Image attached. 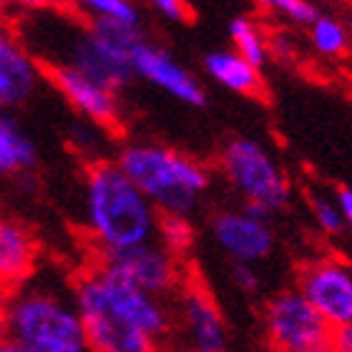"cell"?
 Listing matches in <instances>:
<instances>
[{
    "label": "cell",
    "mask_w": 352,
    "mask_h": 352,
    "mask_svg": "<svg viewBox=\"0 0 352 352\" xmlns=\"http://www.w3.org/2000/svg\"><path fill=\"white\" fill-rule=\"evenodd\" d=\"M83 206L86 227L101 252L154 239L162 217L116 162H98L86 171Z\"/></svg>",
    "instance_id": "1"
},
{
    "label": "cell",
    "mask_w": 352,
    "mask_h": 352,
    "mask_svg": "<svg viewBox=\"0 0 352 352\" xmlns=\"http://www.w3.org/2000/svg\"><path fill=\"white\" fill-rule=\"evenodd\" d=\"M18 352H86V332L74 300L51 287L25 285L8 292V342Z\"/></svg>",
    "instance_id": "2"
},
{
    "label": "cell",
    "mask_w": 352,
    "mask_h": 352,
    "mask_svg": "<svg viewBox=\"0 0 352 352\" xmlns=\"http://www.w3.org/2000/svg\"><path fill=\"white\" fill-rule=\"evenodd\" d=\"M116 164L139 186L159 214H191L209 189V171L197 159L159 144H131L118 151Z\"/></svg>",
    "instance_id": "3"
},
{
    "label": "cell",
    "mask_w": 352,
    "mask_h": 352,
    "mask_svg": "<svg viewBox=\"0 0 352 352\" xmlns=\"http://www.w3.org/2000/svg\"><path fill=\"white\" fill-rule=\"evenodd\" d=\"M221 174L244 201H259L279 212L289 204V182L277 159L257 139L236 136L221 148Z\"/></svg>",
    "instance_id": "4"
},
{
    "label": "cell",
    "mask_w": 352,
    "mask_h": 352,
    "mask_svg": "<svg viewBox=\"0 0 352 352\" xmlns=\"http://www.w3.org/2000/svg\"><path fill=\"white\" fill-rule=\"evenodd\" d=\"M74 305L78 309V317L83 322L88 350L96 352H148L154 350L156 342L146 332L126 324L113 309L109 307L106 292L98 274L88 272L76 282Z\"/></svg>",
    "instance_id": "5"
},
{
    "label": "cell",
    "mask_w": 352,
    "mask_h": 352,
    "mask_svg": "<svg viewBox=\"0 0 352 352\" xmlns=\"http://www.w3.org/2000/svg\"><path fill=\"white\" fill-rule=\"evenodd\" d=\"M264 330L272 347L285 352L332 350V324L305 294L279 292L264 307Z\"/></svg>",
    "instance_id": "6"
},
{
    "label": "cell",
    "mask_w": 352,
    "mask_h": 352,
    "mask_svg": "<svg viewBox=\"0 0 352 352\" xmlns=\"http://www.w3.org/2000/svg\"><path fill=\"white\" fill-rule=\"evenodd\" d=\"M96 274L101 279L113 315H118L126 324H131L136 330L146 332L154 342L166 338V332L171 330V317L156 294L136 285L124 270H118L116 264L106 262V259H101V267L96 270Z\"/></svg>",
    "instance_id": "7"
},
{
    "label": "cell",
    "mask_w": 352,
    "mask_h": 352,
    "mask_svg": "<svg viewBox=\"0 0 352 352\" xmlns=\"http://www.w3.org/2000/svg\"><path fill=\"white\" fill-rule=\"evenodd\" d=\"M66 43H68L66 56L60 60H53V63H71V66H76L86 76L96 78L98 83L113 88V91L126 88L136 78L133 60H131L133 48L121 45L116 41H111V38L101 36V33H96V30L88 28V23L83 28L76 30Z\"/></svg>",
    "instance_id": "8"
},
{
    "label": "cell",
    "mask_w": 352,
    "mask_h": 352,
    "mask_svg": "<svg viewBox=\"0 0 352 352\" xmlns=\"http://www.w3.org/2000/svg\"><path fill=\"white\" fill-rule=\"evenodd\" d=\"M45 76L86 121L101 126V129H118L121 103H118L113 88L98 83L71 63H48Z\"/></svg>",
    "instance_id": "9"
},
{
    "label": "cell",
    "mask_w": 352,
    "mask_h": 352,
    "mask_svg": "<svg viewBox=\"0 0 352 352\" xmlns=\"http://www.w3.org/2000/svg\"><path fill=\"white\" fill-rule=\"evenodd\" d=\"M300 292L332 324L352 322V270L338 259H317L300 272Z\"/></svg>",
    "instance_id": "10"
},
{
    "label": "cell",
    "mask_w": 352,
    "mask_h": 352,
    "mask_svg": "<svg viewBox=\"0 0 352 352\" xmlns=\"http://www.w3.org/2000/svg\"><path fill=\"white\" fill-rule=\"evenodd\" d=\"M45 71L30 48L0 18V106L15 111L36 96Z\"/></svg>",
    "instance_id": "11"
},
{
    "label": "cell",
    "mask_w": 352,
    "mask_h": 352,
    "mask_svg": "<svg viewBox=\"0 0 352 352\" xmlns=\"http://www.w3.org/2000/svg\"><path fill=\"white\" fill-rule=\"evenodd\" d=\"M131 60H133V71H136L139 78L154 83L159 91L169 94L176 101L194 106V109H201L206 103V94L204 88H201V83L169 51H164L159 45H151L148 41H141L133 48Z\"/></svg>",
    "instance_id": "12"
},
{
    "label": "cell",
    "mask_w": 352,
    "mask_h": 352,
    "mask_svg": "<svg viewBox=\"0 0 352 352\" xmlns=\"http://www.w3.org/2000/svg\"><path fill=\"white\" fill-rule=\"evenodd\" d=\"M103 259L116 264L118 270H124L136 285H141L156 297L169 294L179 282L174 254L164 244H154L151 239L131 244V247H121V250L103 252Z\"/></svg>",
    "instance_id": "13"
},
{
    "label": "cell",
    "mask_w": 352,
    "mask_h": 352,
    "mask_svg": "<svg viewBox=\"0 0 352 352\" xmlns=\"http://www.w3.org/2000/svg\"><path fill=\"white\" fill-rule=\"evenodd\" d=\"M212 236L232 262H262L274 250L270 224L252 219L242 209L217 214L212 219Z\"/></svg>",
    "instance_id": "14"
},
{
    "label": "cell",
    "mask_w": 352,
    "mask_h": 352,
    "mask_svg": "<svg viewBox=\"0 0 352 352\" xmlns=\"http://www.w3.org/2000/svg\"><path fill=\"white\" fill-rule=\"evenodd\" d=\"M182 322L189 342L199 352L227 350V322L221 317L212 294L201 287H189L182 297Z\"/></svg>",
    "instance_id": "15"
},
{
    "label": "cell",
    "mask_w": 352,
    "mask_h": 352,
    "mask_svg": "<svg viewBox=\"0 0 352 352\" xmlns=\"http://www.w3.org/2000/svg\"><path fill=\"white\" fill-rule=\"evenodd\" d=\"M38 242L25 224L0 217V292H13L36 272Z\"/></svg>",
    "instance_id": "16"
},
{
    "label": "cell",
    "mask_w": 352,
    "mask_h": 352,
    "mask_svg": "<svg viewBox=\"0 0 352 352\" xmlns=\"http://www.w3.org/2000/svg\"><path fill=\"white\" fill-rule=\"evenodd\" d=\"M38 166V148L15 116L0 106V179L28 176Z\"/></svg>",
    "instance_id": "17"
},
{
    "label": "cell",
    "mask_w": 352,
    "mask_h": 352,
    "mask_svg": "<svg viewBox=\"0 0 352 352\" xmlns=\"http://www.w3.org/2000/svg\"><path fill=\"white\" fill-rule=\"evenodd\" d=\"M206 76L217 81L221 88L232 94L257 96L262 91V76L259 68L252 66L250 60L242 58L236 51H212L204 56Z\"/></svg>",
    "instance_id": "18"
},
{
    "label": "cell",
    "mask_w": 352,
    "mask_h": 352,
    "mask_svg": "<svg viewBox=\"0 0 352 352\" xmlns=\"http://www.w3.org/2000/svg\"><path fill=\"white\" fill-rule=\"evenodd\" d=\"M229 38L234 43V51L247 58L252 66H257L262 71L267 66V58H270V43L267 38L262 36V30L254 25L252 18L247 15H236L234 21L229 23Z\"/></svg>",
    "instance_id": "19"
},
{
    "label": "cell",
    "mask_w": 352,
    "mask_h": 352,
    "mask_svg": "<svg viewBox=\"0 0 352 352\" xmlns=\"http://www.w3.org/2000/svg\"><path fill=\"white\" fill-rule=\"evenodd\" d=\"M309 41L317 53H322L327 58H338L350 48V30L338 18L320 13L309 23Z\"/></svg>",
    "instance_id": "20"
},
{
    "label": "cell",
    "mask_w": 352,
    "mask_h": 352,
    "mask_svg": "<svg viewBox=\"0 0 352 352\" xmlns=\"http://www.w3.org/2000/svg\"><path fill=\"white\" fill-rule=\"evenodd\" d=\"M86 18H124L139 23V8L131 0H63Z\"/></svg>",
    "instance_id": "21"
},
{
    "label": "cell",
    "mask_w": 352,
    "mask_h": 352,
    "mask_svg": "<svg viewBox=\"0 0 352 352\" xmlns=\"http://www.w3.org/2000/svg\"><path fill=\"white\" fill-rule=\"evenodd\" d=\"M156 234L162 236V244L171 254H182L194 242V229H191V224L182 214H162Z\"/></svg>",
    "instance_id": "22"
},
{
    "label": "cell",
    "mask_w": 352,
    "mask_h": 352,
    "mask_svg": "<svg viewBox=\"0 0 352 352\" xmlns=\"http://www.w3.org/2000/svg\"><path fill=\"white\" fill-rule=\"evenodd\" d=\"M309 209H312V217H315V224L322 229L324 234H342L347 229L345 214H342V206H340L338 197H324V194H312L309 197Z\"/></svg>",
    "instance_id": "23"
},
{
    "label": "cell",
    "mask_w": 352,
    "mask_h": 352,
    "mask_svg": "<svg viewBox=\"0 0 352 352\" xmlns=\"http://www.w3.org/2000/svg\"><path fill=\"white\" fill-rule=\"evenodd\" d=\"M254 3L267 13H277L297 25H309L320 15L317 6L309 0H254Z\"/></svg>",
    "instance_id": "24"
},
{
    "label": "cell",
    "mask_w": 352,
    "mask_h": 352,
    "mask_svg": "<svg viewBox=\"0 0 352 352\" xmlns=\"http://www.w3.org/2000/svg\"><path fill=\"white\" fill-rule=\"evenodd\" d=\"M146 3L159 15H164V18H169L174 23H186L191 18V8L186 0H146Z\"/></svg>",
    "instance_id": "25"
},
{
    "label": "cell",
    "mask_w": 352,
    "mask_h": 352,
    "mask_svg": "<svg viewBox=\"0 0 352 352\" xmlns=\"http://www.w3.org/2000/svg\"><path fill=\"white\" fill-rule=\"evenodd\" d=\"M232 279L236 282L239 289L244 292H257L262 279H259V272L252 267L250 262H234L232 264Z\"/></svg>",
    "instance_id": "26"
},
{
    "label": "cell",
    "mask_w": 352,
    "mask_h": 352,
    "mask_svg": "<svg viewBox=\"0 0 352 352\" xmlns=\"http://www.w3.org/2000/svg\"><path fill=\"white\" fill-rule=\"evenodd\" d=\"M332 350L352 352V322L332 327Z\"/></svg>",
    "instance_id": "27"
},
{
    "label": "cell",
    "mask_w": 352,
    "mask_h": 352,
    "mask_svg": "<svg viewBox=\"0 0 352 352\" xmlns=\"http://www.w3.org/2000/svg\"><path fill=\"white\" fill-rule=\"evenodd\" d=\"M63 0H8V6H15L25 10V13H41V10H53L58 8Z\"/></svg>",
    "instance_id": "28"
},
{
    "label": "cell",
    "mask_w": 352,
    "mask_h": 352,
    "mask_svg": "<svg viewBox=\"0 0 352 352\" xmlns=\"http://www.w3.org/2000/svg\"><path fill=\"white\" fill-rule=\"evenodd\" d=\"M242 212L247 214V217H252V219L264 221V224H270L272 217H274V209H270L267 204H259V201H244Z\"/></svg>",
    "instance_id": "29"
},
{
    "label": "cell",
    "mask_w": 352,
    "mask_h": 352,
    "mask_svg": "<svg viewBox=\"0 0 352 352\" xmlns=\"http://www.w3.org/2000/svg\"><path fill=\"white\" fill-rule=\"evenodd\" d=\"M8 342V294L0 292V350Z\"/></svg>",
    "instance_id": "30"
},
{
    "label": "cell",
    "mask_w": 352,
    "mask_h": 352,
    "mask_svg": "<svg viewBox=\"0 0 352 352\" xmlns=\"http://www.w3.org/2000/svg\"><path fill=\"white\" fill-rule=\"evenodd\" d=\"M267 43H270L272 51L277 53V56H282V58H287V56H289V53L294 51L292 41H289L287 36H274L272 41H267Z\"/></svg>",
    "instance_id": "31"
},
{
    "label": "cell",
    "mask_w": 352,
    "mask_h": 352,
    "mask_svg": "<svg viewBox=\"0 0 352 352\" xmlns=\"http://www.w3.org/2000/svg\"><path fill=\"white\" fill-rule=\"evenodd\" d=\"M338 201L342 206V214H345L347 227L352 229V189H340L338 191Z\"/></svg>",
    "instance_id": "32"
},
{
    "label": "cell",
    "mask_w": 352,
    "mask_h": 352,
    "mask_svg": "<svg viewBox=\"0 0 352 352\" xmlns=\"http://www.w3.org/2000/svg\"><path fill=\"white\" fill-rule=\"evenodd\" d=\"M6 8H8V0H0V15L6 13Z\"/></svg>",
    "instance_id": "33"
},
{
    "label": "cell",
    "mask_w": 352,
    "mask_h": 352,
    "mask_svg": "<svg viewBox=\"0 0 352 352\" xmlns=\"http://www.w3.org/2000/svg\"><path fill=\"white\" fill-rule=\"evenodd\" d=\"M350 23H352V15H350Z\"/></svg>",
    "instance_id": "34"
}]
</instances>
